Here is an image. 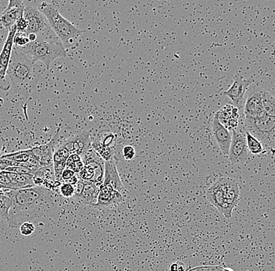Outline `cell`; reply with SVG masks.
I'll list each match as a JSON object with an SVG mask.
<instances>
[{"label":"cell","instance_id":"6da1fadb","mask_svg":"<svg viewBox=\"0 0 275 271\" xmlns=\"http://www.w3.org/2000/svg\"><path fill=\"white\" fill-rule=\"evenodd\" d=\"M55 193L43 187L34 186L9 190L6 193L12 200L7 222L11 228L42 218L52 212L55 205Z\"/></svg>","mask_w":275,"mask_h":271},{"label":"cell","instance_id":"7a4b0ae2","mask_svg":"<svg viewBox=\"0 0 275 271\" xmlns=\"http://www.w3.org/2000/svg\"><path fill=\"white\" fill-rule=\"evenodd\" d=\"M42 75L43 70L39 65L30 60L14 46L7 75L15 92L25 96L32 93Z\"/></svg>","mask_w":275,"mask_h":271},{"label":"cell","instance_id":"3957f363","mask_svg":"<svg viewBox=\"0 0 275 271\" xmlns=\"http://www.w3.org/2000/svg\"><path fill=\"white\" fill-rule=\"evenodd\" d=\"M17 49L33 63H37L39 61L43 63L47 70L55 59L66 57L67 55L63 43L54 32L38 37L35 42H29L25 47Z\"/></svg>","mask_w":275,"mask_h":271},{"label":"cell","instance_id":"277c9868","mask_svg":"<svg viewBox=\"0 0 275 271\" xmlns=\"http://www.w3.org/2000/svg\"><path fill=\"white\" fill-rule=\"evenodd\" d=\"M38 9L45 15L51 29L59 38L65 49L75 48L78 38L83 33V31L63 18L57 7L50 3L42 2L39 4Z\"/></svg>","mask_w":275,"mask_h":271},{"label":"cell","instance_id":"5b68a950","mask_svg":"<svg viewBox=\"0 0 275 271\" xmlns=\"http://www.w3.org/2000/svg\"><path fill=\"white\" fill-rule=\"evenodd\" d=\"M244 128L265 146L275 144V118L263 114L253 120H244Z\"/></svg>","mask_w":275,"mask_h":271},{"label":"cell","instance_id":"8992f818","mask_svg":"<svg viewBox=\"0 0 275 271\" xmlns=\"http://www.w3.org/2000/svg\"><path fill=\"white\" fill-rule=\"evenodd\" d=\"M81 157L84 163V167L78 174L79 179L103 184L104 179V160L93 149L84 153Z\"/></svg>","mask_w":275,"mask_h":271},{"label":"cell","instance_id":"52a82bcc","mask_svg":"<svg viewBox=\"0 0 275 271\" xmlns=\"http://www.w3.org/2000/svg\"><path fill=\"white\" fill-rule=\"evenodd\" d=\"M24 18L28 21V24L25 33L26 35L35 34L38 38L53 32L45 15L38 8L32 6H25Z\"/></svg>","mask_w":275,"mask_h":271},{"label":"cell","instance_id":"ba28073f","mask_svg":"<svg viewBox=\"0 0 275 271\" xmlns=\"http://www.w3.org/2000/svg\"><path fill=\"white\" fill-rule=\"evenodd\" d=\"M228 156L232 164H246L249 160V151L246 144L244 126L232 131V143Z\"/></svg>","mask_w":275,"mask_h":271},{"label":"cell","instance_id":"9c48e42d","mask_svg":"<svg viewBox=\"0 0 275 271\" xmlns=\"http://www.w3.org/2000/svg\"><path fill=\"white\" fill-rule=\"evenodd\" d=\"M225 185V202L221 206L219 212L225 216L227 219L232 218V213L235 207L239 204L240 188L235 180L229 177H223Z\"/></svg>","mask_w":275,"mask_h":271},{"label":"cell","instance_id":"30bf717a","mask_svg":"<svg viewBox=\"0 0 275 271\" xmlns=\"http://www.w3.org/2000/svg\"><path fill=\"white\" fill-rule=\"evenodd\" d=\"M252 79H244L241 75H237L235 76L233 83L231 87L225 91V96H228L232 100V105L235 107L238 108L239 110H243L245 98H246V92L249 89V85L253 83Z\"/></svg>","mask_w":275,"mask_h":271},{"label":"cell","instance_id":"8fae6325","mask_svg":"<svg viewBox=\"0 0 275 271\" xmlns=\"http://www.w3.org/2000/svg\"><path fill=\"white\" fill-rule=\"evenodd\" d=\"M25 3L21 0H10L7 8L0 14V26L9 32L17 21L24 17Z\"/></svg>","mask_w":275,"mask_h":271},{"label":"cell","instance_id":"7c38bea8","mask_svg":"<svg viewBox=\"0 0 275 271\" xmlns=\"http://www.w3.org/2000/svg\"><path fill=\"white\" fill-rule=\"evenodd\" d=\"M265 114L262 100L261 89L252 90L245 98L243 106L244 120H253Z\"/></svg>","mask_w":275,"mask_h":271},{"label":"cell","instance_id":"4fadbf2b","mask_svg":"<svg viewBox=\"0 0 275 271\" xmlns=\"http://www.w3.org/2000/svg\"><path fill=\"white\" fill-rule=\"evenodd\" d=\"M62 146L67 150L71 155L77 154L82 157L84 153L92 148L90 131L82 130L75 136H72L62 144Z\"/></svg>","mask_w":275,"mask_h":271},{"label":"cell","instance_id":"5bb4252c","mask_svg":"<svg viewBox=\"0 0 275 271\" xmlns=\"http://www.w3.org/2000/svg\"><path fill=\"white\" fill-rule=\"evenodd\" d=\"M59 129H58L57 132L49 143L42 146H36L31 150L34 156L39 161L41 168L53 167H52V157L54 154L56 143L59 140Z\"/></svg>","mask_w":275,"mask_h":271},{"label":"cell","instance_id":"9a60e30c","mask_svg":"<svg viewBox=\"0 0 275 271\" xmlns=\"http://www.w3.org/2000/svg\"><path fill=\"white\" fill-rule=\"evenodd\" d=\"M16 33V25H14L8 33L4 49H3L2 52H0V88H2V89L7 86L6 76H7V70L9 66L13 48H14V38Z\"/></svg>","mask_w":275,"mask_h":271},{"label":"cell","instance_id":"2e32d148","mask_svg":"<svg viewBox=\"0 0 275 271\" xmlns=\"http://www.w3.org/2000/svg\"><path fill=\"white\" fill-rule=\"evenodd\" d=\"M123 196L121 193L115 191L111 187L102 184L99 190L97 202L93 207L98 210H106V209L115 207L121 204Z\"/></svg>","mask_w":275,"mask_h":271},{"label":"cell","instance_id":"e0dca14e","mask_svg":"<svg viewBox=\"0 0 275 271\" xmlns=\"http://www.w3.org/2000/svg\"><path fill=\"white\" fill-rule=\"evenodd\" d=\"M212 131L220 150L224 155H228L232 143V134L225 126L220 123L217 115H215L212 123Z\"/></svg>","mask_w":275,"mask_h":271},{"label":"cell","instance_id":"ac0fdd59","mask_svg":"<svg viewBox=\"0 0 275 271\" xmlns=\"http://www.w3.org/2000/svg\"><path fill=\"white\" fill-rule=\"evenodd\" d=\"M103 184L111 187L115 191L121 193L124 186L119 175L115 159L105 162L104 179Z\"/></svg>","mask_w":275,"mask_h":271},{"label":"cell","instance_id":"d6986e66","mask_svg":"<svg viewBox=\"0 0 275 271\" xmlns=\"http://www.w3.org/2000/svg\"><path fill=\"white\" fill-rule=\"evenodd\" d=\"M225 194L223 177H221L207 190L205 196L208 202L219 211L221 206L225 202Z\"/></svg>","mask_w":275,"mask_h":271},{"label":"cell","instance_id":"ffe728a7","mask_svg":"<svg viewBox=\"0 0 275 271\" xmlns=\"http://www.w3.org/2000/svg\"><path fill=\"white\" fill-rule=\"evenodd\" d=\"M84 188L82 194L78 197L79 200L84 205L93 207L97 202L98 196H99V190L101 184L91 182V181H84Z\"/></svg>","mask_w":275,"mask_h":271},{"label":"cell","instance_id":"44dd1931","mask_svg":"<svg viewBox=\"0 0 275 271\" xmlns=\"http://www.w3.org/2000/svg\"><path fill=\"white\" fill-rule=\"evenodd\" d=\"M70 156L71 153L62 146H59L57 150L54 152L52 157V167L54 170L55 178L59 182L63 183L61 176L66 168V160Z\"/></svg>","mask_w":275,"mask_h":271},{"label":"cell","instance_id":"7402d4cb","mask_svg":"<svg viewBox=\"0 0 275 271\" xmlns=\"http://www.w3.org/2000/svg\"><path fill=\"white\" fill-rule=\"evenodd\" d=\"M117 138L115 134L109 130H101L96 134L94 140L92 142V148L103 147L117 151Z\"/></svg>","mask_w":275,"mask_h":271},{"label":"cell","instance_id":"603a6c76","mask_svg":"<svg viewBox=\"0 0 275 271\" xmlns=\"http://www.w3.org/2000/svg\"><path fill=\"white\" fill-rule=\"evenodd\" d=\"M3 173L11 181L14 190L32 188L35 186L33 175L32 174H16L7 172V171H3Z\"/></svg>","mask_w":275,"mask_h":271},{"label":"cell","instance_id":"cb8c5ba5","mask_svg":"<svg viewBox=\"0 0 275 271\" xmlns=\"http://www.w3.org/2000/svg\"><path fill=\"white\" fill-rule=\"evenodd\" d=\"M262 100L265 114L275 118V96L269 91L261 89Z\"/></svg>","mask_w":275,"mask_h":271},{"label":"cell","instance_id":"d4e9b609","mask_svg":"<svg viewBox=\"0 0 275 271\" xmlns=\"http://www.w3.org/2000/svg\"><path fill=\"white\" fill-rule=\"evenodd\" d=\"M32 150H21V151L15 152V153H9V154L4 155L0 158L7 159V160H12L14 162H18L21 164H28L30 159L32 157Z\"/></svg>","mask_w":275,"mask_h":271},{"label":"cell","instance_id":"484cf974","mask_svg":"<svg viewBox=\"0 0 275 271\" xmlns=\"http://www.w3.org/2000/svg\"><path fill=\"white\" fill-rule=\"evenodd\" d=\"M246 133V144L249 153L254 155H259L263 153V145L256 138L252 136L247 130H245Z\"/></svg>","mask_w":275,"mask_h":271},{"label":"cell","instance_id":"4316f807","mask_svg":"<svg viewBox=\"0 0 275 271\" xmlns=\"http://www.w3.org/2000/svg\"><path fill=\"white\" fill-rule=\"evenodd\" d=\"M84 163L82 157L77 154L71 155L66 160V168L70 169L76 174H79L83 169Z\"/></svg>","mask_w":275,"mask_h":271},{"label":"cell","instance_id":"83f0119b","mask_svg":"<svg viewBox=\"0 0 275 271\" xmlns=\"http://www.w3.org/2000/svg\"><path fill=\"white\" fill-rule=\"evenodd\" d=\"M11 190V189H10ZM12 200L6 193L0 192V218L7 221Z\"/></svg>","mask_w":275,"mask_h":271},{"label":"cell","instance_id":"f1b7e54d","mask_svg":"<svg viewBox=\"0 0 275 271\" xmlns=\"http://www.w3.org/2000/svg\"><path fill=\"white\" fill-rule=\"evenodd\" d=\"M59 193L64 198H70L75 196V186L67 183L63 182L59 188Z\"/></svg>","mask_w":275,"mask_h":271},{"label":"cell","instance_id":"f546056e","mask_svg":"<svg viewBox=\"0 0 275 271\" xmlns=\"http://www.w3.org/2000/svg\"><path fill=\"white\" fill-rule=\"evenodd\" d=\"M30 41L28 36L25 33H18L14 38V45L17 48L25 47V45L29 43Z\"/></svg>","mask_w":275,"mask_h":271},{"label":"cell","instance_id":"4dcf8cb0","mask_svg":"<svg viewBox=\"0 0 275 271\" xmlns=\"http://www.w3.org/2000/svg\"><path fill=\"white\" fill-rule=\"evenodd\" d=\"M19 229L21 235L28 237L32 235L35 232V227L32 222H25L21 224Z\"/></svg>","mask_w":275,"mask_h":271},{"label":"cell","instance_id":"1f68e13d","mask_svg":"<svg viewBox=\"0 0 275 271\" xmlns=\"http://www.w3.org/2000/svg\"><path fill=\"white\" fill-rule=\"evenodd\" d=\"M122 157L126 161H131L135 157V149L132 146H125L122 149Z\"/></svg>","mask_w":275,"mask_h":271},{"label":"cell","instance_id":"d6a6232c","mask_svg":"<svg viewBox=\"0 0 275 271\" xmlns=\"http://www.w3.org/2000/svg\"><path fill=\"white\" fill-rule=\"evenodd\" d=\"M4 171H7V172L13 173V174H32V171L29 170V169L25 167H7Z\"/></svg>","mask_w":275,"mask_h":271},{"label":"cell","instance_id":"836d02e7","mask_svg":"<svg viewBox=\"0 0 275 271\" xmlns=\"http://www.w3.org/2000/svg\"><path fill=\"white\" fill-rule=\"evenodd\" d=\"M17 32L18 33H25L27 28H28V21L23 18H20L16 23Z\"/></svg>","mask_w":275,"mask_h":271},{"label":"cell","instance_id":"e575fe53","mask_svg":"<svg viewBox=\"0 0 275 271\" xmlns=\"http://www.w3.org/2000/svg\"><path fill=\"white\" fill-rule=\"evenodd\" d=\"M8 33L7 30L4 28V27L0 26V52H2L3 49H4V45H5L6 41L7 39V36H8Z\"/></svg>","mask_w":275,"mask_h":271},{"label":"cell","instance_id":"d590c367","mask_svg":"<svg viewBox=\"0 0 275 271\" xmlns=\"http://www.w3.org/2000/svg\"><path fill=\"white\" fill-rule=\"evenodd\" d=\"M75 175H76V174H75L74 171H72V170H70V169L65 168L64 170L63 171V173H62V176H61V177H62V181H63V182H66V181L71 179L72 177H73Z\"/></svg>","mask_w":275,"mask_h":271},{"label":"cell","instance_id":"8d00e7d4","mask_svg":"<svg viewBox=\"0 0 275 271\" xmlns=\"http://www.w3.org/2000/svg\"><path fill=\"white\" fill-rule=\"evenodd\" d=\"M170 271H185V264L182 262H174L170 266Z\"/></svg>","mask_w":275,"mask_h":271},{"label":"cell","instance_id":"74e56055","mask_svg":"<svg viewBox=\"0 0 275 271\" xmlns=\"http://www.w3.org/2000/svg\"><path fill=\"white\" fill-rule=\"evenodd\" d=\"M28 39H29L30 42H35L37 39V35L35 34H30V35H27Z\"/></svg>","mask_w":275,"mask_h":271},{"label":"cell","instance_id":"f35d334b","mask_svg":"<svg viewBox=\"0 0 275 271\" xmlns=\"http://www.w3.org/2000/svg\"><path fill=\"white\" fill-rule=\"evenodd\" d=\"M223 271H233L231 268H223Z\"/></svg>","mask_w":275,"mask_h":271}]
</instances>
